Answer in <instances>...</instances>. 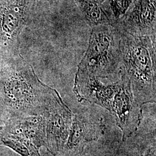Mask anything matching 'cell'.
<instances>
[{
	"instance_id": "12",
	"label": "cell",
	"mask_w": 156,
	"mask_h": 156,
	"mask_svg": "<svg viewBox=\"0 0 156 156\" xmlns=\"http://www.w3.org/2000/svg\"><path fill=\"white\" fill-rule=\"evenodd\" d=\"M133 0H110V4L113 15L116 19L126 13Z\"/></svg>"
},
{
	"instance_id": "5",
	"label": "cell",
	"mask_w": 156,
	"mask_h": 156,
	"mask_svg": "<svg viewBox=\"0 0 156 156\" xmlns=\"http://www.w3.org/2000/svg\"><path fill=\"white\" fill-rule=\"evenodd\" d=\"M156 0H133L126 13L112 23L135 37L156 35Z\"/></svg>"
},
{
	"instance_id": "8",
	"label": "cell",
	"mask_w": 156,
	"mask_h": 156,
	"mask_svg": "<svg viewBox=\"0 0 156 156\" xmlns=\"http://www.w3.org/2000/svg\"><path fill=\"white\" fill-rule=\"evenodd\" d=\"M44 116L46 150L53 156H61L69 133L73 112L64 102Z\"/></svg>"
},
{
	"instance_id": "9",
	"label": "cell",
	"mask_w": 156,
	"mask_h": 156,
	"mask_svg": "<svg viewBox=\"0 0 156 156\" xmlns=\"http://www.w3.org/2000/svg\"><path fill=\"white\" fill-rule=\"evenodd\" d=\"M36 0H0V34L17 38L32 15Z\"/></svg>"
},
{
	"instance_id": "1",
	"label": "cell",
	"mask_w": 156,
	"mask_h": 156,
	"mask_svg": "<svg viewBox=\"0 0 156 156\" xmlns=\"http://www.w3.org/2000/svg\"><path fill=\"white\" fill-rule=\"evenodd\" d=\"M63 103L58 91L43 83L26 62L15 75L0 79V106L10 117L45 116Z\"/></svg>"
},
{
	"instance_id": "10",
	"label": "cell",
	"mask_w": 156,
	"mask_h": 156,
	"mask_svg": "<svg viewBox=\"0 0 156 156\" xmlns=\"http://www.w3.org/2000/svg\"><path fill=\"white\" fill-rule=\"evenodd\" d=\"M10 148L20 156H42L39 149L23 129L17 117H9L0 126V146Z\"/></svg>"
},
{
	"instance_id": "2",
	"label": "cell",
	"mask_w": 156,
	"mask_h": 156,
	"mask_svg": "<svg viewBox=\"0 0 156 156\" xmlns=\"http://www.w3.org/2000/svg\"><path fill=\"white\" fill-rule=\"evenodd\" d=\"M120 31L122 64L134 99L142 106L156 103V37H135Z\"/></svg>"
},
{
	"instance_id": "7",
	"label": "cell",
	"mask_w": 156,
	"mask_h": 156,
	"mask_svg": "<svg viewBox=\"0 0 156 156\" xmlns=\"http://www.w3.org/2000/svg\"><path fill=\"white\" fill-rule=\"evenodd\" d=\"M120 86V80L105 84L99 78L78 71L75 74L73 91L79 102H88L101 106L111 113L115 95Z\"/></svg>"
},
{
	"instance_id": "6",
	"label": "cell",
	"mask_w": 156,
	"mask_h": 156,
	"mask_svg": "<svg viewBox=\"0 0 156 156\" xmlns=\"http://www.w3.org/2000/svg\"><path fill=\"white\" fill-rule=\"evenodd\" d=\"M105 130V125L102 119L84 114H73L69 133L61 156L80 155L86 146L98 140Z\"/></svg>"
},
{
	"instance_id": "13",
	"label": "cell",
	"mask_w": 156,
	"mask_h": 156,
	"mask_svg": "<svg viewBox=\"0 0 156 156\" xmlns=\"http://www.w3.org/2000/svg\"><path fill=\"white\" fill-rule=\"evenodd\" d=\"M145 156H156V150L155 147L151 148L145 154Z\"/></svg>"
},
{
	"instance_id": "4",
	"label": "cell",
	"mask_w": 156,
	"mask_h": 156,
	"mask_svg": "<svg viewBox=\"0 0 156 156\" xmlns=\"http://www.w3.org/2000/svg\"><path fill=\"white\" fill-rule=\"evenodd\" d=\"M120 86L115 95L111 113L115 118L122 133V140L126 141L138 129L143 118L142 106L134 99L129 79L122 64L120 67Z\"/></svg>"
},
{
	"instance_id": "14",
	"label": "cell",
	"mask_w": 156,
	"mask_h": 156,
	"mask_svg": "<svg viewBox=\"0 0 156 156\" xmlns=\"http://www.w3.org/2000/svg\"><path fill=\"white\" fill-rule=\"evenodd\" d=\"M99 1H102H102H107V0H99ZM109 1H110V0H109Z\"/></svg>"
},
{
	"instance_id": "11",
	"label": "cell",
	"mask_w": 156,
	"mask_h": 156,
	"mask_svg": "<svg viewBox=\"0 0 156 156\" xmlns=\"http://www.w3.org/2000/svg\"><path fill=\"white\" fill-rule=\"evenodd\" d=\"M91 27L111 24L99 0H74Z\"/></svg>"
},
{
	"instance_id": "3",
	"label": "cell",
	"mask_w": 156,
	"mask_h": 156,
	"mask_svg": "<svg viewBox=\"0 0 156 156\" xmlns=\"http://www.w3.org/2000/svg\"><path fill=\"white\" fill-rule=\"evenodd\" d=\"M120 31L112 23L91 27L89 46L78 71L98 78H109L122 65Z\"/></svg>"
}]
</instances>
